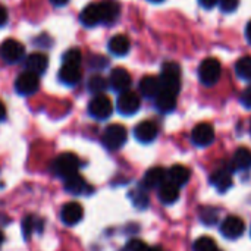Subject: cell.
<instances>
[{
	"mask_svg": "<svg viewBox=\"0 0 251 251\" xmlns=\"http://www.w3.org/2000/svg\"><path fill=\"white\" fill-rule=\"evenodd\" d=\"M159 79H160L162 90L178 94L179 88H181V68H179V65L175 62L163 63L162 74H160Z\"/></svg>",
	"mask_w": 251,
	"mask_h": 251,
	"instance_id": "6da1fadb",
	"label": "cell"
},
{
	"mask_svg": "<svg viewBox=\"0 0 251 251\" xmlns=\"http://www.w3.org/2000/svg\"><path fill=\"white\" fill-rule=\"evenodd\" d=\"M78 169H79V160L72 153H62L54 159L53 171L57 176H60L63 179H68V178L76 175Z\"/></svg>",
	"mask_w": 251,
	"mask_h": 251,
	"instance_id": "7a4b0ae2",
	"label": "cell"
},
{
	"mask_svg": "<svg viewBox=\"0 0 251 251\" xmlns=\"http://www.w3.org/2000/svg\"><path fill=\"white\" fill-rule=\"evenodd\" d=\"M221 72H222L221 63L215 57L204 59L199 66V78H200L201 84H204V85L216 84L221 78Z\"/></svg>",
	"mask_w": 251,
	"mask_h": 251,
	"instance_id": "3957f363",
	"label": "cell"
},
{
	"mask_svg": "<svg viewBox=\"0 0 251 251\" xmlns=\"http://www.w3.org/2000/svg\"><path fill=\"white\" fill-rule=\"evenodd\" d=\"M126 138H128L126 128L119 125V124H113V125H109L104 129L101 140H103V144L109 150H118L125 144Z\"/></svg>",
	"mask_w": 251,
	"mask_h": 251,
	"instance_id": "277c9868",
	"label": "cell"
},
{
	"mask_svg": "<svg viewBox=\"0 0 251 251\" xmlns=\"http://www.w3.org/2000/svg\"><path fill=\"white\" fill-rule=\"evenodd\" d=\"M140 106H141V100H140L138 94L134 91H129V90L121 93L118 97V101H116L118 112L124 116L135 115L140 110Z\"/></svg>",
	"mask_w": 251,
	"mask_h": 251,
	"instance_id": "5b68a950",
	"label": "cell"
},
{
	"mask_svg": "<svg viewBox=\"0 0 251 251\" xmlns=\"http://www.w3.org/2000/svg\"><path fill=\"white\" fill-rule=\"evenodd\" d=\"M113 112V104L110 99L104 94L96 96L88 104V113L96 119H107Z\"/></svg>",
	"mask_w": 251,
	"mask_h": 251,
	"instance_id": "8992f818",
	"label": "cell"
},
{
	"mask_svg": "<svg viewBox=\"0 0 251 251\" xmlns=\"http://www.w3.org/2000/svg\"><path fill=\"white\" fill-rule=\"evenodd\" d=\"M24 54H25V47L18 40L9 38V40L3 41L1 46H0V56L7 63L19 62L24 57Z\"/></svg>",
	"mask_w": 251,
	"mask_h": 251,
	"instance_id": "52a82bcc",
	"label": "cell"
},
{
	"mask_svg": "<svg viewBox=\"0 0 251 251\" xmlns=\"http://www.w3.org/2000/svg\"><path fill=\"white\" fill-rule=\"evenodd\" d=\"M38 87H40L38 75H35L32 72H28V71L21 74L15 81V90L21 96H31V94L37 93Z\"/></svg>",
	"mask_w": 251,
	"mask_h": 251,
	"instance_id": "ba28073f",
	"label": "cell"
},
{
	"mask_svg": "<svg viewBox=\"0 0 251 251\" xmlns=\"http://www.w3.org/2000/svg\"><path fill=\"white\" fill-rule=\"evenodd\" d=\"M244 229H246V225L243 219H240L238 216H228L221 225V232L228 240L240 238L244 234Z\"/></svg>",
	"mask_w": 251,
	"mask_h": 251,
	"instance_id": "9c48e42d",
	"label": "cell"
},
{
	"mask_svg": "<svg viewBox=\"0 0 251 251\" xmlns=\"http://www.w3.org/2000/svg\"><path fill=\"white\" fill-rule=\"evenodd\" d=\"M193 143L199 147H207L215 141V129L210 124H199L191 134Z\"/></svg>",
	"mask_w": 251,
	"mask_h": 251,
	"instance_id": "30bf717a",
	"label": "cell"
},
{
	"mask_svg": "<svg viewBox=\"0 0 251 251\" xmlns=\"http://www.w3.org/2000/svg\"><path fill=\"white\" fill-rule=\"evenodd\" d=\"M131 75L129 72L125 69V68H115L112 69L110 72V76H109V84L110 87L118 91V93H124V91H128L129 87H131Z\"/></svg>",
	"mask_w": 251,
	"mask_h": 251,
	"instance_id": "8fae6325",
	"label": "cell"
},
{
	"mask_svg": "<svg viewBox=\"0 0 251 251\" xmlns=\"http://www.w3.org/2000/svg\"><path fill=\"white\" fill-rule=\"evenodd\" d=\"M134 135H135V138L140 143L149 144V143H151V141L156 140V137H157V126L151 121H143V122H140L135 126Z\"/></svg>",
	"mask_w": 251,
	"mask_h": 251,
	"instance_id": "7c38bea8",
	"label": "cell"
},
{
	"mask_svg": "<svg viewBox=\"0 0 251 251\" xmlns=\"http://www.w3.org/2000/svg\"><path fill=\"white\" fill-rule=\"evenodd\" d=\"M82 215H84V210H82L81 204H78L75 201L66 203L62 207V210H60V219H62V222L66 224V225H69V226L76 225L82 219Z\"/></svg>",
	"mask_w": 251,
	"mask_h": 251,
	"instance_id": "4fadbf2b",
	"label": "cell"
},
{
	"mask_svg": "<svg viewBox=\"0 0 251 251\" xmlns=\"http://www.w3.org/2000/svg\"><path fill=\"white\" fill-rule=\"evenodd\" d=\"M79 21L85 26H96L101 22V10H100V3H91L85 6L79 15Z\"/></svg>",
	"mask_w": 251,
	"mask_h": 251,
	"instance_id": "5bb4252c",
	"label": "cell"
},
{
	"mask_svg": "<svg viewBox=\"0 0 251 251\" xmlns=\"http://www.w3.org/2000/svg\"><path fill=\"white\" fill-rule=\"evenodd\" d=\"M49 66V59L43 53H31L25 59V68L28 72H32L35 75H43Z\"/></svg>",
	"mask_w": 251,
	"mask_h": 251,
	"instance_id": "9a60e30c",
	"label": "cell"
},
{
	"mask_svg": "<svg viewBox=\"0 0 251 251\" xmlns=\"http://www.w3.org/2000/svg\"><path fill=\"white\" fill-rule=\"evenodd\" d=\"M81 69L79 65H66L63 63L59 69V79L65 85H75L81 79Z\"/></svg>",
	"mask_w": 251,
	"mask_h": 251,
	"instance_id": "2e32d148",
	"label": "cell"
},
{
	"mask_svg": "<svg viewBox=\"0 0 251 251\" xmlns=\"http://www.w3.org/2000/svg\"><path fill=\"white\" fill-rule=\"evenodd\" d=\"M162 85L160 79L153 75H147L140 81V93L147 99H156V96L160 93Z\"/></svg>",
	"mask_w": 251,
	"mask_h": 251,
	"instance_id": "e0dca14e",
	"label": "cell"
},
{
	"mask_svg": "<svg viewBox=\"0 0 251 251\" xmlns=\"http://www.w3.org/2000/svg\"><path fill=\"white\" fill-rule=\"evenodd\" d=\"M109 51L115 56H125L128 54L129 51V47H131V43H129V38L124 34H118L115 37H112L109 40Z\"/></svg>",
	"mask_w": 251,
	"mask_h": 251,
	"instance_id": "ac0fdd59",
	"label": "cell"
},
{
	"mask_svg": "<svg viewBox=\"0 0 251 251\" xmlns=\"http://www.w3.org/2000/svg\"><path fill=\"white\" fill-rule=\"evenodd\" d=\"M210 182L215 185V188L219 193L224 194L225 191H228L232 187V176H231L229 171H226V169H218L210 176Z\"/></svg>",
	"mask_w": 251,
	"mask_h": 251,
	"instance_id": "d6986e66",
	"label": "cell"
},
{
	"mask_svg": "<svg viewBox=\"0 0 251 251\" xmlns=\"http://www.w3.org/2000/svg\"><path fill=\"white\" fill-rule=\"evenodd\" d=\"M176 96L171 91L166 90H160V93L156 96V107L163 112V113H169L176 107Z\"/></svg>",
	"mask_w": 251,
	"mask_h": 251,
	"instance_id": "ffe728a7",
	"label": "cell"
},
{
	"mask_svg": "<svg viewBox=\"0 0 251 251\" xmlns=\"http://www.w3.org/2000/svg\"><path fill=\"white\" fill-rule=\"evenodd\" d=\"M159 199L163 204H172L179 199V187L171 181H165L159 187Z\"/></svg>",
	"mask_w": 251,
	"mask_h": 251,
	"instance_id": "44dd1931",
	"label": "cell"
},
{
	"mask_svg": "<svg viewBox=\"0 0 251 251\" xmlns=\"http://www.w3.org/2000/svg\"><path fill=\"white\" fill-rule=\"evenodd\" d=\"M166 181V172L163 168H151L146 172L143 184L147 188H157Z\"/></svg>",
	"mask_w": 251,
	"mask_h": 251,
	"instance_id": "7402d4cb",
	"label": "cell"
},
{
	"mask_svg": "<svg viewBox=\"0 0 251 251\" xmlns=\"http://www.w3.org/2000/svg\"><path fill=\"white\" fill-rule=\"evenodd\" d=\"M168 176H169V181L178 187H182L185 185L188 181H190V176H191V172L187 166H182V165H175L169 169L168 172Z\"/></svg>",
	"mask_w": 251,
	"mask_h": 251,
	"instance_id": "603a6c76",
	"label": "cell"
},
{
	"mask_svg": "<svg viewBox=\"0 0 251 251\" xmlns=\"http://www.w3.org/2000/svg\"><path fill=\"white\" fill-rule=\"evenodd\" d=\"M65 190L74 196H81V194H87V191L90 190V187L87 185V182L84 181L82 176H79L78 174L65 179Z\"/></svg>",
	"mask_w": 251,
	"mask_h": 251,
	"instance_id": "cb8c5ba5",
	"label": "cell"
},
{
	"mask_svg": "<svg viewBox=\"0 0 251 251\" xmlns=\"http://www.w3.org/2000/svg\"><path fill=\"white\" fill-rule=\"evenodd\" d=\"M232 168L235 171H247L251 169V151L246 147H241L235 151L232 159Z\"/></svg>",
	"mask_w": 251,
	"mask_h": 251,
	"instance_id": "d4e9b609",
	"label": "cell"
},
{
	"mask_svg": "<svg viewBox=\"0 0 251 251\" xmlns=\"http://www.w3.org/2000/svg\"><path fill=\"white\" fill-rule=\"evenodd\" d=\"M101 10V22L104 24H113L119 16V4L115 1H103L100 3Z\"/></svg>",
	"mask_w": 251,
	"mask_h": 251,
	"instance_id": "484cf974",
	"label": "cell"
},
{
	"mask_svg": "<svg viewBox=\"0 0 251 251\" xmlns=\"http://www.w3.org/2000/svg\"><path fill=\"white\" fill-rule=\"evenodd\" d=\"M235 72L241 79L251 81V56H244L235 63Z\"/></svg>",
	"mask_w": 251,
	"mask_h": 251,
	"instance_id": "4316f807",
	"label": "cell"
},
{
	"mask_svg": "<svg viewBox=\"0 0 251 251\" xmlns=\"http://www.w3.org/2000/svg\"><path fill=\"white\" fill-rule=\"evenodd\" d=\"M200 221L207 226H213L219 221V212L213 207H204L200 212Z\"/></svg>",
	"mask_w": 251,
	"mask_h": 251,
	"instance_id": "83f0119b",
	"label": "cell"
},
{
	"mask_svg": "<svg viewBox=\"0 0 251 251\" xmlns=\"http://www.w3.org/2000/svg\"><path fill=\"white\" fill-rule=\"evenodd\" d=\"M107 88V81H106V78H103V76H100V75H94V76H91L90 78V81H88V90L91 91V93H94V94H101L104 90Z\"/></svg>",
	"mask_w": 251,
	"mask_h": 251,
	"instance_id": "f1b7e54d",
	"label": "cell"
},
{
	"mask_svg": "<svg viewBox=\"0 0 251 251\" xmlns=\"http://www.w3.org/2000/svg\"><path fill=\"white\" fill-rule=\"evenodd\" d=\"M194 251H218L216 243L213 241V238L210 237H200L199 240H196L194 246H193Z\"/></svg>",
	"mask_w": 251,
	"mask_h": 251,
	"instance_id": "f546056e",
	"label": "cell"
},
{
	"mask_svg": "<svg viewBox=\"0 0 251 251\" xmlns=\"http://www.w3.org/2000/svg\"><path fill=\"white\" fill-rule=\"evenodd\" d=\"M131 199H132L134 206L138 209H146L149 206V197L144 193V190H141V188L131 191Z\"/></svg>",
	"mask_w": 251,
	"mask_h": 251,
	"instance_id": "4dcf8cb0",
	"label": "cell"
},
{
	"mask_svg": "<svg viewBox=\"0 0 251 251\" xmlns=\"http://www.w3.org/2000/svg\"><path fill=\"white\" fill-rule=\"evenodd\" d=\"M81 59H82V56H81V51L78 49H69L62 56V62L66 65H79Z\"/></svg>",
	"mask_w": 251,
	"mask_h": 251,
	"instance_id": "1f68e13d",
	"label": "cell"
},
{
	"mask_svg": "<svg viewBox=\"0 0 251 251\" xmlns=\"http://www.w3.org/2000/svg\"><path fill=\"white\" fill-rule=\"evenodd\" d=\"M35 222H37V219H34L32 216H26L24 219V222H22V234H24L25 240L31 238V234L35 229Z\"/></svg>",
	"mask_w": 251,
	"mask_h": 251,
	"instance_id": "d6a6232c",
	"label": "cell"
},
{
	"mask_svg": "<svg viewBox=\"0 0 251 251\" xmlns=\"http://www.w3.org/2000/svg\"><path fill=\"white\" fill-rule=\"evenodd\" d=\"M150 247H147L146 243H143L141 240H131L126 247H125V251H149Z\"/></svg>",
	"mask_w": 251,
	"mask_h": 251,
	"instance_id": "836d02e7",
	"label": "cell"
},
{
	"mask_svg": "<svg viewBox=\"0 0 251 251\" xmlns=\"http://www.w3.org/2000/svg\"><path fill=\"white\" fill-rule=\"evenodd\" d=\"M240 4V0H219V6L224 12H234Z\"/></svg>",
	"mask_w": 251,
	"mask_h": 251,
	"instance_id": "e575fe53",
	"label": "cell"
},
{
	"mask_svg": "<svg viewBox=\"0 0 251 251\" xmlns=\"http://www.w3.org/2000/svg\"><path fill=\"white\" fill-rule=\"evenodd\" d=\"M241 103L247 107L251 109V85L244 90V93L241 94Z\"/></svg>",
	"mask_w": 251,
	"mask_h": 251,
	"instance_id": "d590c367",
	"label": "cell"
},
{
	"mask_svg": "<svg viewBox=\"0 0 251 251\" xmlns=\"http://www.w3.org/2000/svg\"><path fill=\"white\" fill-rule=\"evenodd\" d=\"M6 21H7V10L3 4H0V26L4 25Z\"/></svg>",
	"mask_w": 251,
	"mask_h": 251,
	"instance_id": "8d00e7d4",
	"label": "cell"
},
{
	"mask_svg": "<svg viewBox=\"0 0 251 251\" xmlns=\"http://www.w3.org/2000/svg\"><path fill=\"white\" fill-rule=\"evenodd\" d=\"M218 1H219V0H200V4H201L203 7L210 9V7H213V6H216Z\"/></svg>",
	"mask_w": 251,
	"mask_h": 251,
	"instance_id": "74e56055",
	"label": "cell"
},
{
	"mask_svg": "<svg viewBox=\"0 0 251 251\" xmlns=\"http://www.w3.org/2000/svg\"><path fill=\"white\" fill-rule=\"evenodd\" d=\"M246 37H247L249 43H251V21L247 24V26H246Z\"/></svg>",
	"mask_w": 251,
	"mask_h": 251,
	"instance_id": "f35d334b",
	"label": "cell"
},
{
	"mask_svg": "<svg viewBox=\"0 0 251 251\" xmlns=\"http://www.w3.org/2000/svg\"><path fill=\"white\" fill-rule=\"evenodd\" d=\"M6 118V107H4V104L0 101V121H3Z\"/></svg>",
	"mask_w": 251,
	"mask_h": 251,
	"instance_id": "ab89813d",
	"label": "cell"
},
{
	"mask_svg": "<svg viewBox=\"0 0 251 251\" xmlns=\"http://www.w3.org/2000/svg\"><path fill=\"white\" fill-rule=\"evenodd\" d=\"M54 6H65L69 0H50Z\"/></svg>",
	"mask_w": 251,
	"mask_h": 251,
	"instance_id": "60d3db41",
	"label": "cell"
},
{
	"mask_svg": "<svg viewBox=\"0 0 251 251\" xmlns=\"http://www.w3.org/2000/svg\"><path fill=\"white\" fill-rule=\"evenodd\" d=\"M149 251H163L160 247H153V249H149Z\"/></svg>",
	"mask_w": 251,
	"mask_h": 251,
	"instance_id": "b9f144b4",
	"label": "cell"
},
{
	"mask_svg": "<svg viewBox=\"0 0 251 251\" xmlns=\"http://www.w3.org/2000/svg\"><path fill=\"white\" fill-rule=\"evenodd\" d=\"M1 244H3V234L0 232V247H1Z\"/></svg>",
	"mask_w": 251,
	"mask_h": 251,
	"instance_id": "7bdbcfd3",
	"label": "cell"
},
{
	"mask_svg": "<svg viewBox=\"0 0 251 251\" xmlns=\"http://www.w3.org/2000/svg\"><path fill=\"white\" fill-rule=\"evenodd\" d=\"M150 1H153V3H160V1H165V0H150Z\"/></svg>",
	"mask_w": 251,
	"mask_h": 251,
	"instance_id": "ee69618b",
	"label": "cell"
},
{
	"mask_svg": "<svg viewBox=\"0 0 251 251\" xmlns=\"http://www.w3.org/2000/svg\"><path fill=\"white\" fill-rule=\"evenodd\" d=\"M218 251H219V250H218Z\"/></svg>",
	"mask_w": 251,
	"mask_h": 251,
	"instance_id": "f6af8a7d",
	"label": "cell"
},
{
	"mask_svg": "<svg viewBox=\"0 0 251 251\" xmlns=\"http://www.w3.org/2000/svg\"><path fill=\"white\" fill-rule=\"evenodd\" d=\"M250 131H251V129H250Z\"/></svg>",
	"mask_w": 251,
	"mask_h": 251,
	"instance_id": "bcb514c9",
	"label": "cell"
}]
</instances>
